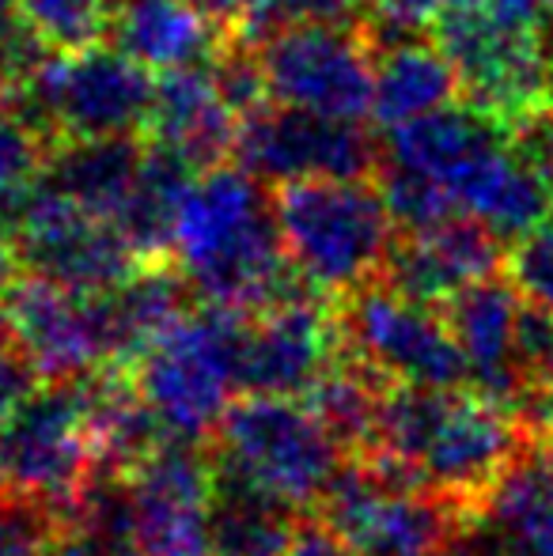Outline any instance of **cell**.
<instances>
[{
    "label": "cell",
    "instance_id": "cell-1",
    "mask_svg": "<svg viewBox=\"0 0 553 556\" xmlns=\"http://www.w3.org/2000/svg\"><path fill=\"white\" fill-rule=\"evenodd\" d=\"M527 435L531 428L516 409L474 387L391 382L356 462L394 484L455 500L474 515Z\"/></svg>",
    "mask_w": 553,
    "mask_h": 556
},
{
    "label": "cell",
    "instance_id": "cell-2",
    "mask_svg": "<svg viewBox=\"0 0 553 556\" xmlns=\"http://www.w3.org/2000/svg\"><path fill=\"white\" fill-rule=\"evenodd\" d=\"M171 257L205 307L254 315L311 295L280 242L274 193L236 163L193 178Z\"/></svg>",
    "mask_w": 553,
    "mask_h": 556
},
{
    "label": "cell",
    "instance_id": "cell-3",
    "mask_svg": "<svg viewBox=\"0 0 553 556\" xmlns=\"http://www.w3.org/2000/svg\"><path fill=\"white\" fill-rule=\"evenodd\" d=\"M269 193L285 254L311 292L341 300L384 277L399 224L376 175L292 178Z\"/></svg>",
    "mask_w": 553,
    "mask_h": 556
},
{
    "label": "cell",
    "instance_id": "cell-4",
    "mask_svg": "<svg viewBox=\"0 0 553 556\" xmlns=\"http://www.w3.org/2000/svg\"><path fill=\"white\" fill-rule=\"evenodd\" d=\"M216 466L231 469L296 511H318L353 462L345 443L303 397L239 394L209 440Z\"/></svg>",
    "mask_w": 553,
    "mask_h": 556
},
{
    "label": "cell",
    "instance_id": "cell-5",
    "mask_svg": "<svg viewBox=\"0 0 553 556\" xmlns=\"http://www.w3.org/2000/svg\"><path fill=\"white\" fill-rule=\"evenodd\" d=\"M239 326L243 311L201 303L129 364L140 397L171 440L209 443L239 397Z\"/></svg>",
    "mask_w": 553,
    "mask_h": 556
},
{
    "label": "cell",
    "instance_id": "cell-6",
    "mask_svg": "<svg viewBox=\"0 0 553 556\" xmlns=\"http://www.w3.org/2000/svg\"><path fill=\"white\" fill-rule=\"evenodd\" d=\"M428 35L455 65L466 103L497 122L516 125L553 106L546 23L512 20L489 0H455Z\"/></svg>",
    "mask_w": 553,
    "mask_h": 556
},
{
    "label": "cell",
    "instance_id": "cell-7",
    "mask_svg": "<svg viewBox=\"0 0 553 556\" xmlns=\"http://www.w3.org/2000/svg\"><path fill=\"white\" fill-rule=\"evenodd\" d=\"M155 103V73L118 46L50 53L15 91V106L53 144L91 137H144Z\"/></svg>",
    "mask_w": 553,
    "mask_h": 556
},
{
    "label": "cell",
    "instance_id": "cell-8",
    "mask_svg": "<svg viewBox=\"0 0 553 556\" xmlns=\"http://www.w3.org/2000/svg\"><path fill=\"white\" fill-rule=\"evenodd\" d=\"M269 103L372 122L379 35L368 15L285 23L259 38Z\"/></svg>",
    "mask_w": 553,
    "mask_h": 556
},
{
    "label": "cell",
    "instance_id": "cell-9",
    "mask_svg": "<svg viewBox=\"0 0 553 556\" xmlns=\"http://www.w3.org/2000/svg\"><path fill=\"white\" fill-rule=\"evenodd\" d=\"M80 379L38 382L0 425V489L30 496L65 519L99 477Z\"/></svg>",
    "mask_w": 553,
    "mask_h": 556
},
{
    "label": "cell",
    "instance_id": "cell-10",
    "mask_svg": "<svg viewBox=\"0 0 553 556\" xmlns=\"http://www.w3.org/2000/svg\"><path fill=\"white\" fill-rule=\"evenodd\" d=\"M341 352L368 364L387 382L470 387V364L440 307L391 292L384 280L334 300Z\"/></svg>",
    "mask_w": 553,
    "mask_h": 556
},
{
    "label": "cell",
    "instance_id": "cell-11",
    "mask_svg": "<svg viewBox=\"0 0 553 556\" xmlns=\"http://www.w3.org/2000/svg\"><path fill=\"white\" fill-rule=\"evenodd\" d=\"M315 515L341 530L364 556H443L474 527L463 504L394 484L356 458Z\"/></svg>",
    "mask_w": 553,
    "mask_h": 556
},
{
    "label": "cell",
    "instance_id": "cell-12",
    "mask_svg": "<svg viewBox=\"0 0 553 556\" xmlns=\"http://www.w3.org/2000/svg\"><path fill=\"white\" fill-rule=\"evenodd\" d=\"M20 273L73 292H111L140 265L137 250L111 216H99L38 182L12 213Z\"/></svg>",
    "mask_w": 553,
    "mask_h": 556
},
{
    "label": "cell",
    "instance_id": "cell-13",
    "mask_svg": "<svg viewBox=\"0 0 553 556\" xmlns=\"http://www.w3.org/2000/svg\"><path fill=\"white\" fill-rule=\"evenodd\" d=\"M231 163L266 186L292 178H368L379 175L384 137H376L368 122L266 103L239 117Z\"/></svg>",
    "mask_w": 553,
    "mask_h": 556
},
{
    "label": "cell",
    "instance_id": "cell-14",
    "mask_svg": "<svg viewBox=\"0 0 553 556\" xmlns=\"http://www.w3.org/2000/svg\"><path fill=\"white\" fill-rule=\"evenodd\" d=\"M8 326L42 382L84 379L114 364L103 292H73L53 280L20 273L0 292Z\"/></svg>",
    "mask_w": 553,
    "mask_h": 556
},
{
    "label": "cell",
    "instance_id": "cell-15",
    "mask_svg": "<svg viewBox=\"0 0 553 556\" xmlns=\"http://www.w3.org/2000/svg\"><path fill=\"white\" fill-rule=\"evenodd\" d=\"M216 462L209 443L163 440L126 473L137 556H209Z\"/></svg>",
    "mask_w": 553,
    "mask_h": 556
},
{
    "label": "cell",
    "instance_id": "cell-16",
    "mask_svg": "<svg viewBox=\"0 0 553 556\" xmlns=\"http://www.w3.org/2000/svg\"><path fill=\"white\" fill-rule=\"evenodd\" d=\"M341 337L334 300L300 295L277 307L243 315L236 349L239 394L307 397L338 364Z\"/></svg>",
    "mask_w": 553,
    "mask_h": 556
},
{
    "label": "cell",
    "instance_id": "cell-17",
    "mask_svg": "<svg viewBox=\"0 0 553 556\" xmlns=\"http://www.w3.org/2000/svg\"><path fill=\"white\" fill-rule=\"evenodd\" d=\"M504 262L508 242L474 216L455 213L420 231H399L379 280L406 300L440 307L463 288L504 273Z\"/></svg>",
    "mask_w": 553,
    "mask_h": 556
},
{
    "label": "cell",
    "instance_id": "cell-18",
    "mask_svg": "<svg viewBox=\"0 0 553 556\" xmlns=\"http://www.w3.org/2000/svg\"><path fill=\"white\" fill-rule=\"evenodd\" d=\"M519 311L524 295L508 280V273L478 280L440 303L443 323L470 364V387L508 409H519L527 390L519 367Z\"/></svg>",
    "mask_w": 553,
    "mask_h": 556
},
{
    "label": "cell",
    "instance_id": "cell-19",
    "mask_svg": "<svg viewBox=\"0 0 553 556\" xmlns=\"http://www.w3.org/2000/svg\"><path fill=\"white\" fill-rule=\"evenodd\" d=\"M470 542L486 556H553V428H535L474 511Z\"/></svg>",
    "mask_w": 553,
    "mask_h": 556
},
{
    "label": "cell",
    "instance_id": "cell-20",
    "mask_svg": "<svg viewBox=\"0 0 553 556\" xmlns=\"http://www.w3.org/2000/svg\"><path fill=\"white\" fill-rule=\"evenodd\" d=\"M239 114L216 91L209 65L155 76V103L144 140L178 155L193 175H205L236 155Z\"/></svg>",
    "mask_w": 553,
    "mask_h": 556
},
{
    "label": "cell",
    "instance_id": "cell-21",
    "mask_svg": "<svg viewBox=\"0 0 553 556\" xmlns=\"http://www.w3.org/2000/svg\"><path fill=\"white\" fill-rule=\"evenodd\" d=\"M451 103H463V84L432 35L379 38L372 96V125L379 132H391Z\"/></svg>",
    "mask_w": 553,
    "mask_h": 556
},
{
    "label": "cell",
    "instance_id": "cell-22",
    "mask_svg": "<svg viewBox=\"0 0 553 556\" xmlns=\"http://www.w3.org/2000/svg\"><path fill=\"white\" fill-rule=\"evenodd\" d=\"M224 38L228 35L201 12L198 0H118L111 30V46L155 76L213 65Z\"/></svg>",
    "mask_w": 553,
    "mask_h": 556
},
{
    "label": "cell",
    "instance_id": "cell-23",
    "mask_svg": "<svg viewBox=\"0 0 553 556\" xmlns=\"http://www.w3.org/2000/svg\"><path fill=\"white\" fill-rule=\"evenodd\" d=\"M504 137H508V125L463 99V103H451L443 111L384 132V160L417 170L448 190L478 155L497 148Z\"/></svg>",
    "mask_w": 553,
    "mask_h": 556
},
{
    "label": "cell",
    "instance_id": "cell-24",
    "mask_svg": "<svg viewBox=\"0 0 553 556\" xmlns=\"http://www.w3.org/2000/svg\"><path fill=\"white\" fill-rule=\"evenodd\" d=\"M148 140L144 137H91L65 140L53 148L42 186L53 193L91 208L99 216L118 220L129 190H134L140 167H144Z\"/></svg>",
    "mask_w": 553,
    "mask_h": 556
},
{
    "label": "cell",
    "instance_id": "cell-25",
    "mask_svg": "<svg viewBox=\"0 0 553 556\" xmlns=\"http://www.w3.org/2000/svg\"><path fill=\"white\" fill-rule=\"evenodd\" d=\"M216 462V458H213ZM303 511L216 466L209 504V556H285Z\"/></svg>",
    "mask_w": 553,
    "mask_h": 556
},
{
    "label": "cell",
    "instance_id": "cell-26",
    "mask_svg": "<svg viewBox=\"0 0 553 556\" xmlns=\"http://www.w3.org/2000/svg\"><path fill=\"white\" fill-rule=\"evenodd\" d=\"M193 178L198 175L178 155L148 144L144 167H140L134 190H129L126 205H122L118 220H114L129 239V247L137 250L140 262L171 257L178 216H183V201L190 193Z\"/></svg>",
    "mask_w": 553,
    "mask_h": 556
},
{
    "label": "cell",
    "instance_id": "cell-27",
    "mask_svg": "<svg viewBox=\"0 0 553 556\" xmlns=\"http://www.w3.org/2000/svg\"><path fill=\"white\" fill-rule=\"evenodd\" d=\"M12 12L46 53H80L111 42L118 0H12Z\"/></svg>",
    "mask_w": 553,
    "mask_h": 556
},
{
    "label": "cell",
    "instance_id": "cell-28",
    "mask_svg": "<svg viewBox=\"0 0 553 556\" xmlns=\"http://www.w3.org/2000/svg\"><path fill=\"white\" fill-rule=\"evenodd\" d=\"M53 148L58 144L15 106V99L0 106V216L4 220H12L27 193L42 182Z\"/></svg>",
    "mask_w": 553,
    "mask_h": 556
},
{
    "label": "cell",
    "instance_id": "cell-29",
    "mask_svg": "<svg viewBox=\"0 0 553 556\" xmlns=\"http://www.w3.org/2000/svg\"><path fill=\"white\" fill-rule=\"evenodd\" d=\"M61 515L20 492L0 489V556H58Z\"/></svg>",
    "mask_w": 553,
    "mask_h": 556
},
{
    "label": "cell",
    "instance_id": "cell-30",
    "mask_svg": "<svg viewBox=\"0 0 553 556\" xmlns=\"http://www.w3.org/2000/svg\"><path fill=\"white\" fill-rule=\"evenodd\" d=\"M504 273L527 303L553 315V220L512 242Z\"/></svg>",
    "mask_w": 553,
    "mask_h": 556
},
{
    "label": "cell",
    "instance_id": "cell-31",
    "mask_svg": "<svg viewBox=\"0 0 553 556\" xmlns=\"http://www.w3.org/2000/svg\"><path fill=\"white\" fill-rule=\"evenodd\" d=\"M364 15V0H254L243 38L259 42L266 30L303 20H353Z\"/></svg>",
    "mask_w": 553,
    "mask_h": 556
},
{
    "label": "cell",
    "instance_id": "cell-32",
    "mask_svg": "<svg viewBox=\"0 0 553 556\" xmlns=\"http://www.w3.org/2000/svg\"><path fill=\"white\" fill-rule=\"evenodd\" d=\"M455 0H364V15L376 27L379 38H399V35H428L436 20H440Z\"/></svg>",
    "mask_w": 553,
    "mask_h": 556
},
{
    "label": "cell",
    "instance_id": "cell-33",
    "mask_svg": "<svg viewBox=\"0 0 553 556\" xmlns=\"http://www.w3.org/2000/svg\"><path fill=\"white\" fill-rule=\"evenodd\" d=\"M38 371L20 352L15 341H0V425L15 413V405L38 387Z\"/></svg>",
    "mask_w": 553,
    "mask_h": 556
},
{
    "label": "cell",
    "instance_id": "cell-34",
    "mask_svg": "<svg viewBox=\"0 0 553 556\" xmlns=\"http://www.w3.org/2000/svg\"><path fill=\"white\" fill-rule=\"evenodd\" d=\"M285 556H364L341 530H334L323 515L307 511L296 527V538Z\"/></svg>",
    "mask_w": 553,
    "mask_h": 556
},
{
    "label": "cell",
    "instance_id": "cell-35",
    "mask_svg": "<svg viewBox=\"0 0 553 556\" xmlns=\"http://www.w3.org/2000/svg\"><path fill=\"white\" fill-rule=\"evenodd\" d=\"M198 8L224 30V35H239L243 38L247 30V20H251V8L254 0H198Z\"/></svg>",
    "mask_w": 553,
    "mask_h": 556
},
{
    "label": "cell",
    "instance_id": "cell-36",
    "mask_svg": "<svg viewBox=\"0 0 553 556\" xmlns=\"http://www.w3.org/2000/svg\"><path fill=\"white\" fill-rule=\"evenodd\" d=\"M20 277V257H15V239H12V224L0 216V292H4L12 280Z\"/></svg>",
    "mask_w": 553,
    "mask_h": 556
}]
</instances>
